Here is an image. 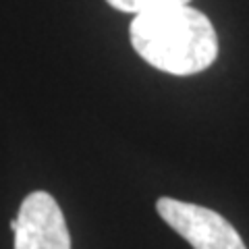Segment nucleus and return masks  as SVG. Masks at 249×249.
<instances>
[{
	"instance_id": "obj_1",
	"label": "nucleus",
	"mask_w": 249,
	"mask_h": 249,
	"mask_svg": "<svg viewBox=\"0 0 249 249\" xmlns=\"http://www.w3.org/2000/svg\"><path fill=\"white\" fill-rule=\"evenodd\" d=\"M129 37L147 65L178 77L206 71L218 56L212 21L189 4L135 15Z\"/></svg>"
},
{
	"instance_id": "obj_2",
	"label": "nucleus",
	"mask_w": 249,
	"mask_h": 249,
	"mask_svg": "<svg viewBox=\"0 0 249 249\" xmlns=\"http://www.w3.org/2000/svg\"><path fill=\"white\" fill-rule=\"evenodd\" d=\"M156 210L193 249H247L237 229L214 210L173 197H160Z\"/></svg>"
},
{
	"instance_id": "obj_3",
	"label": "nucleus",
	"mask_w": 249,
	"mask_h": 249,
	"mask_svg": "<svg viewBox=\"0 0 249 249\" xmlns=\"http://www.w3.org/2000/svg\"><path fill=\"white\" fill-rule=\"evenodd\" d=\"M13 232L15 249H71L62 210L46 191L29 193L23 199Z\"/></svg>"
},
{
	"instance_id": "obj_4",
	"label": "nucleus",
	"mask_w": 249,
	"mask_h": 249,
	"mask_svg": "<svg viewBox=\"0 0 249 249\" xmlns=\"http://www.w3.org/2000/svg\"><path fill=\"white\" fill-rule=\"evenodd\" d=\"M112 9L121 13H131V15H143L160 9H168V6H181L189 4V0H106Z\"/></svg>"
}]
</instances>
